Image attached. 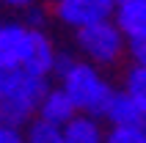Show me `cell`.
<instances>
[{"mask_svg": "<svg viewBox=\"0 0 146 143\" xmlns=\"http://www.w3.org/2000/svg\"><path fill=\"white\" fill-rule=\"evenodd\" d=\"M50 80L33 77L22 69H0V124L25 129L36 119Z\"/></svg>", "mask_w": 146, "mask_h": 143, "instance_id": "cell-1", "label": "cell"}, {"mask_svg": "<svg viewBox=\"0 0 146 143\" xmlns=\"http://www.w3.org/2000/svg\"><path fill=\"white\" fill-rule=\"evenodd\" d=\"M58 85L66 91V96L72 99L74 110L80 116H91V119H99V121H102V116L108 110V102H110V96L116 91V83L108 77V72L86 64L80 58L58 80Z\"/></svg>", "mask_w": 146, "mask_h": 143, "instance_id": "cell-2", "label": "cell"}, {"mask_svg": "<svg viewBox=\"0 0 146 143\" xmlns=\"http://www.w3.org/2000/svg\"><path fill=\"white\" fill-rule=\"evenodd\" d=\"M72 41H74V55L102 72L116 69L127 61V41H124L121 30L116 28L113 19L74 30Z\"/></svg>", "mask_w": 146, "mask_h": 143, "instance_id": "cell-3", "label": "cell"}, {"mask_svg": "<svg viewBox=\"0 0 146 143\" xmlns=\"http://www.w3.org/2000/svg\"><path fill=\"white\" fill-rule=\"evenodd\" d=\"M50 17L69 30H83L88 25L113 19L116 0H50Z\"/></svg>", "mask_w": 146, "mask_h": 143, "instance_id": "cell-4", "label": "cell"}, {"mask_svg": "<svg viewBox=\"0 0 146 143\" xmlns=\"http://www.w3.org/2000/svg\"><path fill=\"white\" fill-rule=\"evenodd\" d=\"M113 22L127 41V58L135 66H146V0L116 3Z\"/></svg>", "mask_w": 146, "mask_h": 143, "instance_id": "cell-5", "label": "cell"}, {"mask_svg": "<svg viewBox=\"0 0 146 143\" xmlns=\"http://www.w3.org/2000/svg\"><path fill=\"white\" fill-rule=\"evenodd\" d=\"M55 55H58V47L52 41V36L47 30H31L28 28V47H25L19 69L33 74V77L50 80L52 77V66H55Z\"/></svg>", "mask_w": 146, "mask_h": 143, "instance_id": "cell-6", "label": "cell"}, {"mask_svg": "<svg viewBox=\"0 0 146 143\" xmlns=\"http://www.w3.org/2000/svg\"><path fill=\"white\" fill-rule=\"evenodd\" d=\"M28 47V25L22 19H3L0 25V69H19Z\"/></svg>", "mask_w": 146, "mask_h": 143, "instance_id": "cell-7", "label": "cell"}, {"mask_svg": "<svg viewBox=\"0 0 146 143\" xmlns=\"http://www.w3.org/2000/svg\"><path fill=\"white\" fill-rule=\"evenodd\" d=\"M77 116V110H74V105L72 99L66 96V91L58 83H50L47 88V94L41 96V102H39V110H36V119L44 121V124H50V127H58V129H64L69 121Z\"/></svg>", "mask_w": 146, "mask_h": 143, "instance_id": "cell-8", "label": "cell"}, {"mask_svg": "<svg viewBox=\"0 0 146 143\" xmlns=\"http://www.w3.org/2000/svg\"><path fill=\"white\" fill-rule=\"evenodd\" d=\"M102 124L105 127H141L143 124V113L138 110V105L132 102L121 88L116 85L113 96L108 102V110L102 116Z\"/></svg>", "mask_w": 146, "mask_h": 143, "instance_id": "cell-9", "label": "cell"}, {"mask_svg": "<svg viewBox=\"0 0 146 143\" xmlns=\"http://www.w3.org/2000/svg\"><path fill=\"white\" fill-rule=\"evenodd\" d=\"M64 143H105V124L91 116H74L64 129Z\"/></svg>", "mask_w": 146, "mask_h": 143, "instance_id": "cell-10", "label": "cell"}, {"mask_svg": "<svg viewBox=\"0 0 146 143\" xmlns=\"http://www.w3.org/2000/svg\"><path fill=\"white\" fill-rule=\"evenodd\" d=\"M119 88L138 105V110L143 113V121H146V66H135V64L124 66Z\"/></svg>", "mask_w": 146, "mask_h": 143, "instance_id": "cell-11", "label": "cell"}, {"mask_svg": "<svg viewBox=\"0 0 146 143\" xmlns=\"http://www.w3.org/2000/svg\"><path fill=\"white\" fill-rule=\"evenodd\" d=\"M25 143H64V135L58 127H50L44 121L33 119L25 127Z\"/></svg>", "mask_w": 146, "mask_h": 143, "instance_id": "cell-12", "label": "cell"}, {"mask_svg": "<svg viewBox=\"0 0 146 143\" xmlns=\"http://www.w3.org/2000/svg\"><path fill=\"white\" fill-rule=\"evenodd\" d=\"M105 143H146L143 127H105Z\"/></svg>", "mask_w": 146, "mask_h": 143, "instance_id": "cell-13", "label": "cell"}, {"mask_svg": "<svg viewBox=\"0 0 146 143\" xmlns=\"http://www.w3.org/2000/svg\"><path fill=\"white\" fill-rule=\"evenodd\" d=\"M19 19H22L31 30H47V25H50V19H52V17H50V6L39 0V3H33L28 11H22V17H19Z\"/></svg>", "mask_w": 146, "mask_h": 143, "instance_id": "cell-14", "label": "cell"}, {"mask_svg": "<svg viewBox=\"0 0 146 143\" xmlns=\"http://www.w3.org/2000/svg\"><path fill=\"white\" fill-rule=\"evenodd\" d=\"M74 61H77V55H74V50H58L55 55V66H52V77H50V83H58V80L64 77L66 72L74 66Z\"/></svg>", "mask_w": 146, "mask_h": 143, "instance_id": "cell-15", "label": "cell"}, {"mask_svg": "<svg viewBox=\"0 0 146 143\" xmlns=\"http://www.w3.org/2000/svg\"><path fill=\"white\" fill-rule=\"evenodd\" d=\"M0 143H25V129L0 124Z\"/></svg>", "mask_w": 146, "mask_h": 143, "instance_id": "cell-16", "label": "cell"}, {"mask_svg": "<svg viewBox=\"0 0 146 143\" xmlns=\"http://www.w3.org/2000/svg\"><path fill=\"white\" fill-rule=\"evenodd\" d=\"M33 3H39V0H0V6L11 8V11H28Z\"/></svg>", "mask_w": 146, "mask_h": 143, "instance_id": "cell-17", "label": "cell"}, {"mask_svg": "<svg viewBox=\"0 0 146 143\" xmlns=\"http://www.w3.org/2000/svg\"><path fill=\"white\" fill-rule=\"evenodd\" d=\"M141 127H143V132H146V121H143V124H141Z\"/></svg>", "mask_w": 146, "mask_h": 143, "instance_id": "cell-18", "label": "cell"}, {"mask_svg": "<svg viewBox=\"0 0 146 143\" xmlns=\"http://www.w3.org/2000/svg\"><path fill=\"white\" fill-rule=\"evenodd\" d=\"M116 3H121V0H116Z\"/></svg>", "mask_w": 146, "mask_h": 143, "instance_id": "cell-19", "label": "cell"}, {"mask_svg": "<svg viewBox=\"0 0 146 143\" xmlns=\"http://www.w3.org/2000/svg\"><path fill=\"white\" fill-rule=\"evenodd\" d=\"M0 25H3V19H0Z\"/></svg>", "mask_w": 146, "mask_h": 143, "instance_id": "cell-20", "label": "cell"}]
</instances>
